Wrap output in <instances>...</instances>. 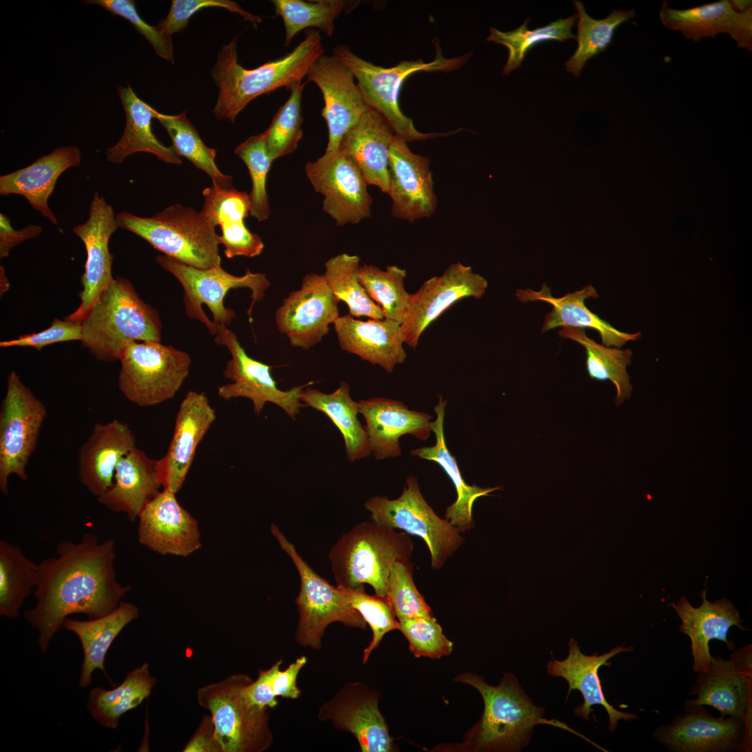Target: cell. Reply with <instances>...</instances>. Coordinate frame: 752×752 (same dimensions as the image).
<instances>
[{"label": "cell", "instance_id": "cell-1", "mask_svg": "<svg viewBox=\"0 0 752 752\" xmlns=\"http://www.w3.org/2000/svg\"><path fill=\"white\" fill-rule=\"evenodd\" d=\"M56 552V556L38 564L33 590L36 603L24 614L38 632L42 652L68 616H104L115 610L131 590L117 579L113 539L101 542L95 534L88 533L77 542H61Z\"/></svg>", "mask_w": 752, "mask_h": 752}, {"label": "cell", "instance_id": "cell-2", "mask_svg": "<svg viewBox=\"0 0 752 752\" xmlns=\"http://www.w3.org/2000/svg\"><path fill=\"white\" fill-rule=\"evenodd\" d=\"M304 40L285 56L254 69L238 63L235 36L219 52L211 71L219 87L212 109L218 120L234 123L237 116L253 99L277 88L290 86L306 76L315 61L324 54L320 31L308 29Z\"/></svg>", "mask_w": 752, "mask_h": 752}, {"label": "cell", "instance_id": "cell-3", "mask_svg": "<svg viewBox=\"0 0 752 752\" xmlns=\"http://www.w3.org/2000/svg\"><path fill=\"white\" fill-rule=\"evenodd\" d=\"M455 680L476 689L484 702L483 714L469 739V744L475 751H520L528 744L537 724L554 726L595 744L565 723L543 718L545 710L533 703L512 673H506L496 687L470 672L457 675Z\"/></svg>", "mask_w": 752, "mask_h": 752}, {"label": "cell", "instance_id": "cell-4", "mask_svg": "<svg viewBox=\"0 0 752 752\" xmlns=\"http://www.w3.org/2000/svg\"><path fill=\"white\" fill-rule=\"evenodd\" d=\"M81 324V342L97 359L118 360L127 343L161 341L157 311L146 304L127 279L118 277L99 296Z\"/></svg>", "mask_w": 752, "mask_h": 752}, {"label": "cell", "instance_id": "cell-5", "mask_svg": "<svg viewBox=\"0 0 752 752\" xmlns=\"http://www.w3.org/2000/svg\"><path fill=\"white\" fill-rule=\"evenodd\" d=\"M414 544L408 533L371 522L355 525L331 549L329 559L337 586L370 585L386 596L393 564L407 562Z\"/></svg>", "mask_w": 752, "mask_h": 752}, {"label": "cell", "instance_id": "cell-6", "mask_svg": "<svg viewBox=\"0 0 752 752\" xmlns=\"http://www.w3.org/2000/svg\"><path fill=\"white\" fill-rule=\"evenodd\" d=\"M116 222L187 265L204 269L221 265L215 227L194 209L174 204L150 217L122 212L116 215Z\"/></svg>", "mask_w": 752, "mask_h": 752}, {"label": "cell", "instance_id": "cell-7", "mask_svg": "<svg viewBox=\"0 0 752 752\" xmlns=\"http://www.w3.org/2000/svg\"><path fill=\"white\" fill-rule=\"evenodd\" d=\"M335 56L344 63L358 81L357 86L366 104L380 113L389 122L394 132L407 141H421L453 134L422 133L418 131L412 119L401 111L398 105V94L402 84L412 74L419 71H451L460 68L468 58V54L461 57L446 58L439 47L436 48L434 60L425 63L421 59L403 61L391 68H382L368 62L354 54L345 45H338L333 49Z\"/></svg>", "mask_w": 752, "mask_h": 752}, {"label": "cell", "instance_id": "cell-8", "mask_svg": "<svg viewBox=\"0 0 752 752\" xmlns=\"http://www.w3.org/2000/svg\"><path fill=\"white\" fill-rule=\"evenodd\" d=\"M156 260L182 285L187 316L205 324L212 335H215L218 325L228 326L236 316L235 311L225 307L224 304L229 290H251V301L247 311L251 322L254 304L263 299L265 291L270 286L265 274L253 273L249 269L244 275L235 276L225 271L221 265L208 269H198L166 255L158 256Z\"/></svg>", "mask_w": 752, "mask_h": 752}, {"label": "cell", "instance_id": "cell-9", "mask_svg": "<svg viewBox=\"0 0 752 752\" xmlns=\"http://www.w3.org/2000/svg\"><path fill=\"white\" fill-rule=\"evenodd\" d=\"M252 681L246 674H233L197 690L198 703L210 713L221 752H263L273 744L267 709L248 705L241 695Z\"/></svg>", "mask_w": 752, "mask_h": 752}, {"label": "cell", "instance_id": "cell-10", "mask_svg": "<svg viewBox=\"0 0 752 752\" xmlns=\"http://www.w3.org/2000/svg\"><path fill=\"white\" fill-rule=\"evenodd\" d=\"M118 361L120 392L142 407L172 399L188 377L191 363L187 352L154 341L127 343Z\"/></svg>", "mask_w": 752, "mask_h": 752}, {"label": "cell", "instance_id": "cell-11", "mask_svg": "<svg viewBox=\"0 0 752 752\" xmlns=\"http://www.w3.org/2000/svg\"><path fill=\"white\" fill-rule=\"evenodd\" d=\"M270 531L281 549L292 561L300 579L299 591L295 598L299 613L295 635L297 643L315 650L321 649L325 629L336 622L365 629L367 623L347 597L310 567L276 524H272Z\"/></svg>", "mask_w": 752, "mask_h": 752}, {"label": "cell", "instance_id": "cell-12", "mask_svg": "<svg viewBox=\"0 0 752 752\" xmlns=\"http://www.w3.org/2000/svg\"><path fill=\"white\" fill-rule=\"evenodd\" d=\"M372 521L421 538L426 543L434 570L441 569L463 544L460 532L440 518L423 498L416 478L409 476L402 494L395 499L386 496L370 498L364 504Z\"/></svg>", "mask_w": 752, "mask_h": 752}, {"label": "cell", "instance_id": "cell-13", "mask_svg": "<svg viewBox=\"0 0 752 752\" xmlns=\"http://www.w3.org/2000/svg\"><path fill=\"white\" fill-rule=\"evenodd\" d=\"M47 414L43 402L36 397L15 371L7 378L0 409V489L8 492L11 475L26 480V466L35 451Z\"/></svg>", "mask_w": 752, "mask_h": 752}, {"label": "cell", "instance_id": "cell-14", "mask_svg": "<svg viewBox=\"0 0 752 752\" xmlns=\"http://www.w3.org/2000/svg\"><path fill=\"white\" fill-rule=\"evenodd\" d=\"M215 335V343L226 347L231 356L223 374L232 382L219 387V396L226 401L237 398H249L256 415L262 412L267 402H271L295 420L300 409L306 407L299 399L300 392L312 382L281 390L272 375V366L249 357L237 335L227 326L218 325Z\"/></svg>", "mask_w": 752, "mask_h": 752}, {"label": "cell", "instance_id": "cell-15", "mask_svg": "<svg viewBox=\"0 0 752 752\" xmlns=\"http://www.w3.org/2000/svg\"><path fill=\"white\" fill-rule=\"evenodd\" d=\"M306 175L324 196L322 210L338 226L357 224L370 215L372 198L354 162L339 149L307 162Z\"/></svg>", "mask_w": 752, "mask_h": 752}, {"label": "cell", "instance_id": "cell-16", "mask_svg": "<svg viewBox=\"0 0 752 752\" xmlns=\"http://www.w3.org/2000/svg\"><path fill=\"white\" fill-rule=\"evenodd\" d=\"M487 286L483 276L460 262L448 266L441 276L425 281L410 294L408 310L400 324L404 343L416 347L425 329L448 308L464 298L482 297Z\"/></svg>", "mask_w": 752, "mask_h": 752}, {"label": "cell", "instance_id": "cell-17", "mask_svg": "<svg viewBox=\"0 0 752 752\" xmlns=\"http://www.w3.org/2000/svg\"><path fill=\"white\" fill-rule=\"evenodd\" d=\"M338 304L323 274H308L301 288L277 308L276 324L292 347L308 350L322 341L339 318Z\"/></svg>", "mask_w": 752, "mask_h": 752}, {"label": "cell", "instance_id": "cell-18", "mask_svg": "<svg viewBox=\"0 0 752 752\" xmlns=\"http://www.w3.org/2000/svg\"><path fill=\"white\" fill-rule=\"evenodd\" d=\"M379 695L362 682H347L320 707L317 717L352 733L363 752L393 751V739L379 711Z\"/></svg>", "mask_w": 752, "mask_h": 752}, {"label": "cell", "instance_id": "cell-19", "mask_svg": "<svg viewBox=\"0 0 752 752\" xmlns=\"http://www.w3.org/2000/svg\"><path fill=\"white\" fill-rule=\"evenodd\" d=\"M684 709V714L653 733L668 751L723 752L744 747L749 723L731 716L714 717L703 706L687 700Z\"/></svg>", "mask_w": 752, "mask_h": 752}, {"label": "cell", "instance_id": "cell-20", "mask_svg": "<svg viewBox=\"0 0 752 752\" xmlns=\"http://www.w3.org/2000/svg\"><path fill=\"white\" fill-rule=\"evenodd\" d=\"M118 227L112 207L95 191L88 219L73 228V232L85 246L86 260L85 272L81 279V303L65 319L81 324L100 294L113 281L111 274L113 256L109 252V242Z\"/></svg>", "mask_w": 752, "mask_h": 752}, {"label": "cell", "instance_id": "cell-21", "mask_svg": "<svg viewBox=\"0 0 752 752\" xmlns=\"http://www.w3.org/2000/svg\"><path fill=\"white\" fill-rule=\"evenodd\" d=\"M307 81L320 89L324 106L322 116L327 122L329 139L324 153L338 150L343 135L370 109L354 81L349 68L334 55L322 54L312 64Z\"/></svg>", "mask_w": 752, "mask_h": 752}, {"label": "cell", "instance_id": "cell-22", "mask_svg": "<svg viewBox=\"0 0 752 752\" xmlns=\"http://www.w3.org/2000/svg\"><path fill=\"white\" fill-rule=\"evenodd\" d=\"M175 494L163 489L146 504L137 518L138 540L157 554L187 557L201 547V533Z\"/></svg>", "mask_w": 752, "mask_h": 752}, {"label": "cell", "instance_id": "cell-23", "mask_svg": "<svg viewBox=\"0 0 752 752\" xmlns=\"http://www.w3.org/2000/svg\"><path fill=\"white\" fill-rule=\"evenodd\" d=\"M751 645L733 652L730 659L713 657L707 671L698 673L687 700L695 705H708L721 716L749 723L751 685Z\"/></svg>", "mask_w": 752, "mask_h": 752}, {"label": "cell", "instance_id": "cell-24", "mask_svg": "<svg viewBox=\"0 0 752 752\" xmlns=\"http://www.w3.org/2000/svg\"><path fill=\"white\" fill-rule=\"evenodd\" d=\"M215 409L203 392L189 391L175 416L174 431L166 453L156 462L158 480L177 494L194 461L196 448L216 420Z\"/></svg>", "mask_w": 752, "mask_h": 752}, {"label": "cell", "instance_id": "cell-25", "mask_svg": "<svg viewBox=\"0 0 752 752\" xmlns=\"http://www.w3.org/2000/svg\"><path fill=\"white\" fill-rule=\"evenodd\" d=\"M402 136L395 134L389 150L388 194L392 214L410 223L428 217L436 210L430 159L413 153Z\"/></svg>", "mask_w": 752, "mask_h": 752}, {"label": "cell", "instance_id": "cell-26", "mask_svg": "<svg viewBox=\"0 0 752 752\" xmlns=\"http://www.w3.org/2000/svg\"><path fill=\"white\" fill-rule=\"evenodd\" d=\"M568 648L567 658L561 661L552 659L547 663V667L548 674L553 677H561L567 681L568 690L565 700L572 690H578L582 694L583 703L574 708L575 714L589 720L592 706L599 705L604 707L608 714L609 730L611 733L615 731L619 720L629 721L638 719L636 714L619 711L607 702L598 675L601 666L611 664L608 662L610 659L619 653L631 652L633 647L617 645L602 655L595 652L586 655L581 652L578 643L571 639Z\"/></svg>", "mask_w": 752, "mask_h": 752}, {"label": "cell", "instance_id": "cell-27", "mask_svg": "<svg viewBox=\"0 0 752 752\" xmlns=\"http://www.w3.org/2000/svg\"><path fill=\"white\" fill-rule=\"evenodd\" d=\"M359 413L371 453L377 460L397 457L401 455L399 439L410 434L426 440L432 432L431 415L411 410L402 401L385 398L360 400Z\"/></svg>", "mask_w": 752, "mask_h": 752}, {"label": "cell", "instance_id": "cell-28", "mask_svg": "<svg viewBox=\"0 0 752 752\" xmlns=\"http://www.w3.org/2000/svg\"><path fill=\"white\" fill-rule=\"evenodd\" d=\"M706 591L705 589L700 592L703 603L699 607H694L684 596L677 603L668 604L675 609L682 622L680 632L691 640L693 671L698 673L707 672L713 659L710 652L711 640L723 641L729 650H733V642L727 639L729 629L736 626L742 631H749L741 624L739 611L730 601L722 598L709 602Z\"/></svg>", "mask_w": 752, "mask_h": 752}, {"label": "cell", "instance_id": "cell-29", "mask_svg": "<svg viewBox=\"0 0 752 752\" xmlns=\"http://www.w3.org/2000/svg\"><path fill=\"white\" fill-rule=\"evenodd\" d=\"M659 19L668 29L678 31L687 38L698 41L728 33L740 48L752 49V6L737 11L730 1L721 0L684 10H677L663 1Z\"/></svg>", "mask_w": 752, "mask_h": 752}, {"label": "cell", "instance_id": "cell-30", "mask_svg": "<svg viewBox=\"0 0 752 752\" xmlns=\"http://www.w3.org/2000/svg\"><path fill=\"white\" fill-rule=\"evenodd\" d=\"M135 447V437L127 424L118 419L95 423L79 450L80 482L90 493L100 496L111 487L119 461Z\"/></svg>", "mask_w": 752, "mask_h": 752}, {"label": "cell", "instance_id": "cell-31", "mask_svg": "<svg viewBox=\"0 0 752 752\" xmlns=\"http://www.w3.org/2000/svg\"><path fill=\"white\" fill-rule=\"evenodd\" d=\"M515 295L522 302L540 301L552 306V310L545 315L542 334L558 327L590 329L600 334L602 345L615 347H621L626 343L637 340L641 337V332L629 334L619 331L587 308L586 299L599 297L591 285L561 297H553L550 288L545 284L539 291L518 289Z\"/></svg>", "mask_w": 752, "mask_h": 752}, {"label": "cell", "instance_id": "cell-32", "mask_svg": "<svg viewBox=\"0 0 752 752\" xmlns=\"http://www.w3.org/2000/svg\"><path fill=\"white\" fill-rule=\"evenodd\" d=\"M334 325L342 350L379 365L389 373L407 358L397 322L386 318L363 321L347 314L339 316Z\"/></svg>", "mask_w": 752, "mask_h": 752}, {"label": "cell", "instance_id": "cell-33", "mask_svg": "<svg viewBox=\"0 0 752 752\" xmlns=\"http://www.w3.org/2000/svg\"><path fill=\"white\" fill-rule=\"evenodd\" d=\"M394 136V130L386 118L370 108L343 135L339 146V150L359 168L368 185H373L386 194L389 189V150Z\"/></svg>", "mask_w": 752, "mask_h": 752}, {"label": "cell", "instance_id": "cell-34", "mask_svg": "<svg viewBox=\"0 0 752 752\" xmlns=\"http://www.w3.org/2000/svg\"><path fill=\"white\" fill-rule=\"evenodd\" d=\"M81 152L75 146H62L43 155L29 166L0 177V194L22 195L33 209L58 225L48 206L56 181L65 170L80 164Z\"/></svg>", "mask_w": 752, "mask_h": 752}, {"label": "cell", "instance_id": "cell-35", "mask_svg": "<svg viewBox=\"0 0 752 752\" xmlns=\"http://www.w3.org/2000/svg\"><path fill=\"white\" fill-rule=\"evenodd\" d=\"M156 462L135 447L119 461L111 487L97 497L98 501L135 521L146 504L160 492Z\"/></svg>", "mask_w": 752, "mask_h": 752}, {"label": "cell", "instance_id": "cell-36", "mask_svg": "<svg viewBox=\"0 0 752 752\" xmlns=\"http://www.w3.org/2000/svg\"><path fill=\"white\" fill-rule=\"evenodd\" d=\"M446 404V400L439 396L434 409L436 419L431 422V429L435 434V444L430 447L412 450L411 455L436 462L449 476L455 486L457 499L446 508L444 517L460 533H464L474 526L472 508L475 501L500 489L501 487L482 488L476 485H470L464 481L456 459L449 451L445 439L444 421Z\"/></svg>", "mask_w": 752, "mask_h": 752}, {"label": "cell", "instance_id": "cell-37", "mask_svg": "<svg viewBox=\"0 0 752 752\" xmlns=\"http://www.w3.org/2000/svg\"><path fill=\"white\" fill-rule=\"evenodd\" d=\"M139 616L136 606L129 602H120L111 613L88 620L67 618L63 627L73 632L80 641L84 660L79 677L82 687L88 686L95 670L100 669L111 683L104 668V660L109 648L123 628Z\"/></svg>", "mask_w": 752, "mask_h": 752}, {"label": "cell", "instance_id": "cell-38", "mask_svg": "<svg viewBox=\"0 0 752 752\" xmlns=\"http://www.w3.org/2000/svg\"><path fill=\"white\" fill-rule=\"evenodd\" d=\"M117 91L125 113L126 124L119 141L107 149V160L121 164L127 156L144 152L166 163L180 164V156L173 146L164 145L152 131L153 108L141 100L129 84L127 87L118 86Z\"/></svg>", "mask_w": 752, "mask_h": 752}, {"label": "cell", "instance_id": "cell-39", "mask_svg": "<svg viewBox=\"0 0 752 752\" xmlns=\"http://www.w3.org/2000/svg\"><path fill=\"white\" fill-rule=\"evenodd\" d=\"M299 399L306 407L326 414L337 427L343 437L349 461L354 462L370 455L366 432L358 418L359 402L350 396L347 382H340L337 389L331 393L306 386L301 391Z\"/></svg>", "mask_w": 752, "mask_h": 752}, {"label": "cell", "instance_id": "cell-40", "mask_svg": "<svg viewBox=\"0 0 752 752\" xmlns=\"http://www.w3.org/2000/svg\"><path fill=\"white\" fill-rule=\"evenodd\" d=\"M155 682V678L150 673L148 664L143 663L129 672L122 683L113 689L106 690L97 687L92 689L86 707L100 724L116 728L124 714L149 697Z\"/></svg>", "mask_w": 752, "mask_h": 752}, {"label": "cell", "instance_id": "cell-41", "mask_svg": "<svg viewBox=\"0 0 752 752\" xmlns=\"http://www.w3.org/2000/svg\"><path fill=\"white\" fill-rule=\"evenodd\" d=\"M558 336L582 345L586 352V368L588 376L597 381H611L616 387L615 404L618 407L632 395L633 386L627 368L631 364L630 349L607 347L589 338L584 329L562 327Z\"/></svg>", "mask_w": 752, "mask_h": 752}, {"label": "cell", "instance_id": "cell-42", "mask_svg": "<svg viewBox=\"0 0 752 752\" xmlns=\"http://www.w3.org/2000/svg\"><path fill=\"white\" fill-rule=\"evenodd\" d=\"M38 564L29 560L21 548L6 540L0 541V615L8 618L18 616L24 599L37 582Z\"/></svg>", "mask_w": 752, "mask_h": 752}, {"label": "cell", "instance_id": "cell-43", "mask_svg": "<svg viewBox=\"0 0 752 752\" xmlns=\"http://www.w3.org/2000/svg\"><path fill=\"white\" fill-rule=\"evenodd\" d=\"M324 278L338 302L343 301L350 315L355 318H384L382 308L368 295L359 280L360 258L347 253L338 254L324 264Z\"/></svg>", "mask_w": 752, "mask_h": 752}, {"label": "cell", "instance_id": "cell-44", "mask_svg": "<svg viewBox=\"0 0 752 752\" xmlns=\"http://www.w3.org/2000/svg\"><path fill=\"white\" fill-rule=\"evenodd\" d=\"M153 115L167 131L172 146L180 156L205 172L212 179L213 186L223 189L233 187V178L221 173L217 166L214 161L217 150L202 141L196 127L186 117L185 111L177 115H168L153 109Z\"/></svg>", "mask_w": 752, "mask_h": 752}, {"label": "cell", "instance_id": "cell-45", "mask_svg": "<svg viewBox=\"0 0 752 752\" xmlns=\"http://www.w3.org/2000/svg\"><path fill=\"white\" fill-rule=\"evenodd\" d=\"M577 10L578 47L574 54L565 62L566 70L579 77L586 62L611 44L616 29L622 23L633 18L635 10H613L604 19H595L586 13L580 1H574Z\"/></svg>", "mask_w": 752, "mask_h": 752}, {"label": "cell", "instance_id": "cell-46", "mask_svg": "<svg viewBox=\"0 0 752 752\" xmlns=\"http://www.w3.org/2000/svg\"><path fill=\"white\" fill-rule=\"evenodd\" d=\"M276 15L281 17L285 29L284 45L288 46L297 33L310 27L318 29L328 36L334 31V22L352 10V2L344 0H273Z\"/></svg>", "mask_w": 752, "mask_h": 752}, {"label": "cell", "instance_id": "cell-47", "mask_svg": "<svg viewBox=\"0 0 752 752\" xmlns=\"http://www.w3.org/2000/svg\"><path fill=\"white\" fill-rule=\"evenodd\" d=\"M406 270L395 265L385 271L373 265H360L358 277L369 297L382 309L384 318L402 324L410 294L404 285Z\"/></svg>", "mask_w": 752, "mask_h": 752}, {"label": "cell", "instance_id": "cell-48", "mask_svg": "<svg viewBox=\"0 0 752 752\" xmlns=\"http://www.w3.org/2000/svg\"><path fill=\"white\" fill-rule=\"evenodd\" d=\"M577 19V14H574L565 19L560 18L545 26L529 30L527 24L530 19L527 18L521 26L508 32H501L492 27L487 40L501 44L508 48V58L503 71L504 75H508L521 66L528 52L536 45L551 40L564 42L576 39V36L572 33V28Z\"/></svg>", "mask_w": 752, "mask_h": 752}, {"label": "cell", "instance_id": "cell-49", "mask_svg": "<svg viewBox=\"0 0 752 752\" xmlns=\"http://www.w3.org/2000/svg\"><path fill=\"white\" fill-rule=\"evenodd\" d=\"M304 84H293L290 94L274 116L269 127L264 132L269 155L274 161L293 152L303 134L301 97Z\"/></svg>", "mask_w": 752, "mask_h": 752}, {"label": "cell", "instance_id": "cell-50", "mask_svg": "<svg viewBox=\"0 0 752 752\" xmlns=\"http://www.w3.org/2000/svg\"><path fill=\"white\" fill-rule=\"evenodd\" d=\"M235 153L245 163L251 178L250 215L259 221H265L270 214L266 183L273 162L267 149L265 133L249 137L236 147Z\"/></svg>", "mask_w": 752, "mask_h": 752}, {"label": "cell", "instance_id": "cell-51", "mask_svg": "<svg viewBox=\"0 0 752 752\" xmlns=\"http://www.w3.org/2000/svg\"><path fill=\"white\" fill-rule=\"evenodd\" d=\"M337 587L347 597L352 606L360 613L370 627L373 636L363 653V664L379 645L388 632L400 630L399 622L387 596L370 595L366 593L363 584L352 587Z\"/></svg>", "mask_w": 752, "mask_h": 752}, {"label": "cell", "instance_id": "cell-52", "mask_svg": "<svg viewBox=\"0 0 752 752\" xmlns=\"http://www.w3.org/2000/svg\"><path fill=\"white\" fill-rule=\"evenodd\" d=\"M409 561L393 564L387 581L386 596L398 620L409 618H435L413 580Z\"/></svg>", "mask_w": 752, "mask_h": 752}, {"label": "cell", "instance_id": "cell-53", "mask_svg": "<svg viewBox=\"0 0 752 752\" xmlns=\"http://www.w3.org/2000/svg\"><path fill=\"white\" fill-rule=\"evenodd\" d=\"M398 622L415 657L439 659L452 652L453 643L444 634L436 618L416 617Z\"/></svg>", "mask_w": 752, "mask_h": 752}, {"label": "cell", "instance_id": "cell-54", "mask_svg": "<svg viewBox=\"0 0 752 752\" xmlns=\"http://www.w3.org/2000/svg\"><path fill=\"white\" fill-rule=\"evenodd\" d=\"M203 205L201 212L215 227L225 224L244 221L251 213L249 194L233 187L217 188L214 186L203 191Z\"/></svg>", "mask_w": 752, "mask_h": 752}, {"label": "cell", "instance_id": "cell-55", "mask_svg": "<svg viewBox=\"0 0 752 752\" xmlns=\"http://www.w3.org/2000/svg\"><path fill=\"white\" fill-rule=\"evenodd\" d=\"M87 4L98 5L115 15L128 20L152 45L156 54L174 63L171 37L164 33L158 26H151L141 17L133 0H88Z\"/></svg>", "mask_w": 752, "mask_h": 752}, {"label": "cell", "instance_id": "cell-56", "mask_svg": "<svg viewBox=\"0 0 752 752\" xmlns=\"http://www.w3.org/2000/svg\"><path fill=\"white\" fill-rule=\"evenodd\" d=\"M222 8L240 15L244 20L256 26L262 19L244 10L236 2L229 0H172L170 10L164 19H160L158 27L166 35L171 36L182 31L187 26L190 17L203 8Z\"/></svg>", "mask_w": 752, "mask_h": 752}, {"label": "cell", "instance_id": "cell-57", "mask_svg": "<svg viewBox=\"0 0 752 752\" xmlns=\"http://www.w3.org/2000/svg\"><path fill=\"white\" fill-rule=\"evenodd\" d=\"M81 324L64 319L55 318L47 329L36 333L24 334L16 339L3 340L1 347H32L40 351L44 347L58 343L81 340Z\"/></svg>", "mask_w": 752, "mask_h": 752}, {"label": "cell", "instance_id": "cell-58", "mask_svg": "<svg viewBox=\"0 0 752 752\" xmlns=\"http://www.w3.org/2000/svg\"><path fill=\"white\" fill-rule=\"evenodd\" d=\"M221 235H219V244L224 246V254L228 258L235 256L253 258L260 255L264 244L260 237L251 232L244 221L225 224L220 226Z\"/></svg>", "mask_w": 752, "mask_h": 752}, {"label": "cell", "instance_id": "cell-59", "mask_svg": "<svg viewBox=\"0 0 752 752\" xmlns=\"http://www.w3.org/2000/svg\"><path fill=\"white\" fill-rule=\"evenodd\" d=\"M282 663L283 660L279 659L268 669H260L258 678L242 689L241 695L248 705L261 709L273 708L278 705L272 682Z\"/></svg>", "mask_w": 752, "mask_h": 752}, {"label": "cell", "instance_id": "cell-60", "mask_svg": "<svg viewBox=\"0 0 752 752\" xmlns=\"http://www.w3.org/2000/svg\"><path fill=\"white\" fill-rule=\"evenodd\" d=\"M307 661V657L302 655L285 670L278 671L272 682L273 691L276 697L297 699L300 696L301 691L297 685V679Z\"/></svg>", "mask_w": 752, "mask_h": 752}, {"label": "cell", "instance_id": "cell-61", "mask_svg": "<svg viewBox=\"0 0 752 752\" xmlns=\"http://www.w3.org/2000/svg\"><path fill=\"white\" fill-rule=\"evenodd\" d=\"M214 734V728L212 717L210 715H205L182 751L221 752Z\"/></svg>", "mask_w": 752, "mask_h": 752}, {"label": "cell", "instance_id": "cell-62", "mask_svg": "<svg viewBox=\"0 0 752 752\" xmlns=\"http://www.w3.org/2000/svg\"><path fill=\"white\" fill-rule=\"evenodd\" d=\"M0 217V256L1 258L7 256L14 246L37 236L41 231L40 226L33 225L29 226L21 230H14L4 214H1Z\"/></svg>", "mask_w": 752, "mask_h": 752}, {"label": "cell", "instance_id": "cell-63", "mask_svg": "<svg viewBox=\"0 0 752 752\" xmlns=\"http://www.w3.org/2000/svg\"><path fill=\"white\" fill-rule=\"evenodd\" d=\"M1 279L3 280V281H1V295H2L8 290L9 288V283L2 266L1 267Z\"/></svg>", "mask_w": 752, "mask_h": 752}]
</instances>
